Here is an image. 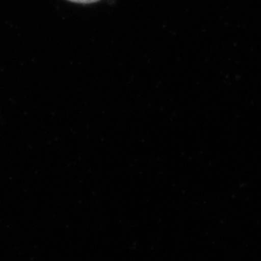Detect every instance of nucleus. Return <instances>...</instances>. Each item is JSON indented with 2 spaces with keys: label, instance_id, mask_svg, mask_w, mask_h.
Masks as SVG:
<instances>
[{
  "label": "nucleus",
  "instance_id": "obj_1",
  "mask_svg": "<svg viewBox=\"0 0 261 261\" xmlns=\"http://www.w3.org/2000/svg\"><path fill=\"white\" fill-rule=\"evenodd\" d=\"M72 2H76V3H84V4H87V3H93V2H97L99 0H70Z\"/></svg>",
  "mask_w": 261,
  "mask_h": 261
}]
</instances>
